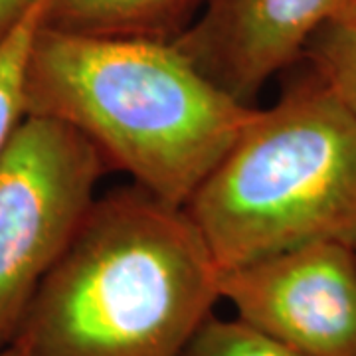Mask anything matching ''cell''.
<instances>
[{
  "label": "cell",
  "instance_id": "obj_6",
  "mask_svg": "<svg viewBox=\"0 0 356 356\" xmlns=\"http://www.w3.org/2000/svg\"><path fill=\"white\" fill-rule=\"evenodd\" d=\"M344 0H204L172 40L206 76L238 102L254 105L267 81L305 54Z\"/></svg>",
  "mask_w": 356,
  "mask_h": 356
},
{
  "label": "cell",
  "instance_id": "obj_14",
  "mask_svg": "<svg viewBox=\"0 0 356 356\" xmlns=\"http://www.w3.org/2000/svg\"><path fill=\"white\" fill-rule=\"evenodd\" d=\"M355 250H356V245H355Z\"/></svg>",
  "mask_w": 356,
  "mask_h": 356
},
{
  "label": "cell",
  "instance_id": "obj_3",
  "mask_svg": "<svg viewBox=\"0 0 356 356\" xmlns=\"http://www.w3.org/2000/svg\"><path fill=\"white\" fill-rule=\"evenodd\" d=\"M222 271L313 243L356 245V115L318 76L250 125L184 206Z\"/></svg>",
  "mask_w": 356,
  "mask_h": 356
},
{
  "label": "cell",
  "instance_id": "obj_4",
  "mask_svg": "<svg viewBox=\"0 0 356 356\" xmlns=\"http://www.w3.org/2000/svg\"><path fill=\"white\" fill-rule=\"evenodd\" d=\"M105 161L83 135L24 115L0 153V353L89 210Z\"/></svg>",
  "mask_w": 356,
  "mask_h": 356
},
{
  "label": "cell",
  "instance_id": "obj_9",
  "mask_svg": "<svg viewBox=\"0 0 356 356\" xmlns=\"http://www.w3.org/2000/svg\"><path fill=\"white\" fill-rule=\"evenodd\" d=\"M318 76L356 115V24L332 20L325 24L305 50Z\"/></svg>",
  "mask_w": 356,
  "mask_h": 356
},
{
  "label": "cell",
  "instance_id": "obj_5",
  "mask_svg": "<svg viewBox=\"0 0 356 356\" xmlns=\"http://www.w3.org/2000/svg\"><path fill=\"white\" fill-rule=\"evenodd\" d=\"M220 297L303 356H356V250L323 242L220 275Z\"/></svg>",
  "mask_w": 356,
  "mask_h": 356
},
{
  "label": "cell",
  "instance_id": "obj_11",
  "mask_svg": "<svg viewBox=\"0 0 356 356\" xmlns=\"http://www.w3.org/2000/svg\"><path fill=\"white\" fill-rule=\"evenodd\" d=\"M38 0H0V44L13 34Z\"/></svg>",
  "mask_w": 356,
  "mask_h": 356
},
{
  "label": "cell",
  "instance_id": "obj_10",
  "mask_svg": "<svg viewBox=\"0 0 356 356\" xmlns=\"http://www.w3.org/2000/svg\"><path fill=\"white\" fill-rule=\"evenodd\" d=\"M180 356H303L293 348L271 339L269 334L248 325L242 318H220L216 315L204 321L192 334Z\"/></svg>",
  "mask_w": 356,
  "mask_h": 356
},
{
  "label": "cell",
  "instance_id": "obj_13",
  "mask_svg": "<svg viewBox=\"0 0 356 356\" xmlns=\"http://www.w3.org/2000/svg\"><path fill=\"white\" fill-rule=\"evenodd\" d=\"M0 356H22V353H20L14 344H10L8 348H4V350L0 353Z\"/></svg>",
  "mask_w": 356,
  "mask_h": 356
},
{
  "label": "cell",
  "instance_id": "obj_7",
  "mask_svg": "<svg viewBox=\"0 0 356 356\" xmlns=\"http://www.w3.org/2000/svg\"><path fill=\"white\" fill-rule=\"evenodd\" d=\"M204 0H44L42 26L97 38L177 40Z\"/></svg>",
  "mask_w": 356,
  "mask_h": 356
},
{
  "label": "cell",
  "instance_id": "obj_8",
  "mask_svg": "<svg viewBox=\"0 0 356 356\" xmlns=\"http://www.w3.org/2000/svg\"><path fill=\"white\" fill-rule=\"evenodd\" d=\"M44 0L28 13L8 38L0 44V153L26 115L24 76L32 42L42 24Z\"/></svg>",
  "mask_w": 356,
  "mask_h": 356
},
{
  "label": "cell",
  "instance_id": "obj_12",
  "mask_svg": "<svg viewBox=\"0 0 356 356\" xmlns=\"http://www.w3.org/2000/svg\"><path fill=\"white\" fill-rule=\"evenodd\" d=\"M334 20H343V22H355L356 24V0H344L343 8Z\"/></svg>",
  "mask_w": 356,
  "mask_h": 356
},
{
  "label": "cell",
  "instance_id": "obj_2",
  "mask_svg": "<svg viewBox=\"0 0 356 356\" xmlns=\"http://www.w3.org/2000/svg\"><path fill=\"white\" fill-rule=\"evenodd\" d=\"M220 275L184 208L119 188L95 200L13 344L22 356H180L222 301Z\"/></svg>",
  "mask_w": 356,
  "mask_h": 356
},
{
  "label": "cell",
  "instance_id": "obj_1",
  "mask_svg": "<svg viewBox=\"0 0 356 356\" xmlns=\"http://www.w3.org/2000/svg\"><path fill=\"white\" fill-rule=\"evenodd\" d=\"M24 109L77 131L105 165L180 208L257 111L172 40L79 36L42 24L26 64Z\"/></svg>",
  "mask_w": 356,
  "mask_h": 356
}]
</instances>
